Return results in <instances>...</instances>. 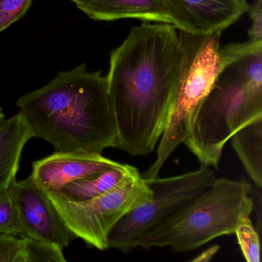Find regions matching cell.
<instances>
[{"label": "cell", "mask_w": 262, "mask_h": 262, "mask_svg": "<svg viewBox=\"0 0 262 262\" xmlns=\"http://www.w3.org/2000/svg\"><path fill=\"white\" fill-rule=\"evenodd\" d=\"M216 179L212 168L201 166L179 176L145 180L152 189L151 199L119 221L108 236V249L127 253L137 248L148 231L202 194Z\"/></svg>", "instance_id": "obj_7"}, {"label": "cell", "mask_w": 262, "mask_h": 262, "mask_svg": "<svg viewBox=\"0 0 262 262\" xmlns=\"http://www.w3.org/2000/svg\"><path fill=\"white\" fill-rule=\"evenodd\" d=\"M248 13L251 20V27L248 30L249 40L251 42L262 41V0H254L249 6Z\"/></svg>", "instance_id": "obj_20"}, {"label": "cell", "mask_w": 262, "mask_h": 262, "mask_svg": "<svg viewBox=\"0 0 262 262\" xmlns=\"http://www.w3.org/2000/svg\"><path fill=\"white\" fill-rule=\"evenodd\" d=\"M85 15L97 21L136 19L171 24L163 0H71Z\"/></svg>", "instance_id": "obj_11"}, {"label": "cell", "mask_w": 262, "mask_h": 262, "mask_svg": "<svg viewBox=\"0 0 262 262\" xmlns=\"http://www.w3.org/2000/svg\"><path fill=\"white\" fill-rule=\"evenodd\" d=\"M178 33L180 60L174 99L156 160L141 174L146 181L159 176L168 158L188 137L221 72L235 61L262 50V41L248 40L221 47L222 32L194 34L179 30Z\"/></svg>", "instance_id": "obj_3"}, {"label": "cell", "mask_w": 262, "mask_h": 262, "mask_svg": "<svg viewBox=\"0 0 262 262\" xmlns=\"http://www.w3.org/2000/svg\"><path fill=\"white\" fill-rule=\"evenodd\" d=\"M0 233L26 237L10 187L0 192Z\"/></svg>", "instance_id": "obj_16"}, {"label": "cell", "mask_w": 262, "mask_h": 262, "mask_svg": "<svg viewBox=\"0 0 262 262\" xmlns=\"http://www.w3.org/2000/svg\"><path fill=\"white\" fill-rule=\"evenodd\" d=\"M180 60L171 24L143 22L113 50L105 76L117 148L133 156L154 151L168 122Z\"/></svg>", "instance_id": "obj_1"}, {"label": "cell", "mask_w": 262, "mask_h": 262, "mask_svg": "<svg viewBox=\"0 0 262 262\" xmlns=\"http://www.w3.org/2000/svg\"><path fill=\"white\" fill-rule=\"evenodd\" d=\"M33 0H0V33L25 16Z\"/></svg>", "instance_id": "obj_18"}, {"label": "cell", "mask_w": 262, "mask_h": 262, "mask_svg": "<svg viewBox=\"0 0 262 262\" xmlns=\"http://www.w3.org/2000/svg\"><path fill=\"white\" fill-rule=\"evenodd\" d=\"M261 117L262 50H259L221 72L184 143L201 166L217 169L231 136Z\"/></svg>", "instance_id": "obj_4"}, {"label": "cell", "mask_w": 262, "mask_h": 262, "mask_svg": "<svg viewBox=\"0 0 262 262\" xmlns=\"http://www.w3.org/2000/svg\"><path fill=\"white\" fill-rule=\"evenodd\" d=\"M33 138L34 133L19 112L0 126V192L16 179L24 147Z\"/></svg>", "instance_id": "obj_12"}, {"label": "cell", "mask_w": 262, "mask_h": 262, "mask_svg": "<svg viewBox=\"0 0 262 262\" xmlns=\"http://www.w3.org/2000/svg\"><path fill=\"white\" fill-rule=\"evenodd\" d=\"M16 105L35 138L51 144L56 152L102 154L117 148L106 77L100 71L90 73L86 64L60 72Z\"/></svg>", "instance_id": "obj_2"}, {"label": "cell", "mask_w": 262, "mask_h": 262, "mask_svg": "<svg viewBox=\"0 0 262 262\" xmlns=\"http://www.w3.org/2000/svg\"><path fill=\"white\" fill-rule=\"evenodd\" d=\"M120 165L102 154L55 152L33 162L31 176L47 192L59 193L71 182Z\"/></svg>", "instance_id": "obj_10"}, {"label": "cell", "mask_w": 262, "mask_h": 262, "mask_svg": "<svg viewBox=\"0 0 262 262\" xmlns=\"http://www.w3.org/2000/svg\"><path fill=\"white\" fill-rule=\"evenodd\" d=\"M24 238L0 233V262H24Z\"/></svg>", "instance_id": "obj_19"}, {"label": "cell", "mask_w": 262, "mask_h": 262, "mask_svg": "<svg viewBox=\"0 0 262 262\" xmlns=\"http://www.w3.org/2000/svg\"><path fill=\"white\" fill-rule=\"evenodd\" d=\"M24 238V262H66L62 248L36 239Z\"/></svg>", "instance_id": "obj_17"}, {"label": "cell", "mask_w": 262, "mask_h": 262, "mask_svg": "<svg viewBox=\"0 0 262 262\" xmlns=\"http://www.w3.org/2000/svg\"><path fill=\"white\" fill-rule=\"evenodd\" d=\"M251 185L245 179L221 178L202 194L148 231L138 244L145 249L170 247L188 252L234 234L242 217L254 210Z\"/></svg>", "instance_id": "obj_5"}, {"label": "cell", "mask_w": 262, "mask_h": 262, "mask_svg": "<svg viewBox=\"0 0 262 262\" xmlns=\"http://www.w3.org/2000/svg\"><path fill=\"white\" fill-rule=\"evenodd\" d=\"M230 140L256 186L262 185V117L236 132Z\"/></svg>", "instance_id": "obj_13"}, {"label": "cell", "mask_w": 262, "mask_h": 262, "mask_svg": "<svg viewBox=\"0 0 262 262\" xmlns=\"http://www.w3.org/2000/svg\"><path fill=\"white\" fill-rule=\"evenodd\" d=\"M234 234L237 236V242L245 260L248 262L260 261V236L250 216L242 217Z\"/></svg>", "instance_id": "obj_15"}, {"label": "cell", "mask_w": 262, "mask_h": 262, "mask_svg": "<svg viewBox=\"0 0 262 262\" xmlns=\"http://www.w3.org/2000/svg\"><path fill=\"white\" fill-rule=\"evenodd\" d=\"M64 223L78 238L99 251L108 249V236L119 221L135 208L151 199L152 189L132 166L114 188L82 202L64 199L47 192Z\"/></svg>", "instance_id": "obj_6"}, {"label": "cell", "mask_w": 262, "mask_h": 262, "mask_svg": "<svg viewBox=\"0 0 262 262\" xmlns=\"http://www.w3.org/2000/svg\"><path fill=\"white\" fill-rule=\"evenodd\" d=\"M6 116L5 114H4V111H3L2 108H0V126L4 123V121H5Z\"/></svg>", "instance_id": "obj_22"}, {"label": "cell", "mask_w": 262, "mask_h": 262, "mask_svg": "<svg viewBox=\"0 0 262 262\" xmlns=\"http://www.w3.org/2000/svg\"><path fill=\"white\" fill-rule=\"evenodd\" d=\"M26 237L54 244L63 249L77 238L59 215L47 191L33 176L15 179L10 186Z\"/></svg>", "instance_id": "obj_8"}, {"label": "cell", "mask_w": 262, "mask_h": 262, "mask_svg": "<svg viewBox=\"0 0 262 262\" xmlns=\"http://www.w3.org/2000/svg\"><path fill=\"white\" fill-rule=\"evenodd\" d=\"M172 25L194 34L222 32L248 13L247 0H163Z\"/></svg>", "instance_id": "obj_9"}, {"label": "cell", "mask_w": 262, "mask_h": 262, "mask_svg": "<svg viewBox=\"0 0 262 262\" xmlns=\"http://www.w3.org/2000/svg\"><path fill=\"white\" fill-rule=\"evenodd\" d=\"M219 248V246L210 247L206 251L199 254L196 258L193 259L192 261H208L217 253Z\"/></svg>", "instance_id": "obj_21"}, {"label": "cell", "mask_w": 262, "mask_h": 262, "mask_svg": "<svg viewBox=\"0 0 262 262\" xmlns=\"http://www.w3.org/2000/svg\"><path fill=\"white\" fill-rule=\"evenodd\" d=\"M132 165L121 164L116 168L105 170L93 177L79 179L66 185L56 193L73 202H82L101 195L116 187L125 177Z\"/></svg>", "instance_id": "obj_14"}]
</instances>
